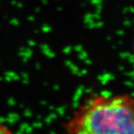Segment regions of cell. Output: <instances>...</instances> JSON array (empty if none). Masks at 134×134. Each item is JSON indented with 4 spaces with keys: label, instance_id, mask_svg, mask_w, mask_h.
Returning a JSON list of instances; mask_svg holds the SVG:
<instances>
[{
    "label": "cell",
    "instance_id": "cell-2",
    "mask_svg": "<svg viewBox=\"0 0 134 134\" xmlns=\"http://www.w3.org/2000/svg\"><path fill=\"white\" fill-rule=\"evenodd\" d=\"M133 50H134V42H133Z\"/></svg>",
    "mask_w": 134,
    "mask_h": 134
},
{
    "label": "cell",
    "instance_id": "cell-1",
    "mask_svg": "<svg viewBox=\"0 0 134 134\" xmlns=\"http://www.w3.org/2000/svg\"><path fill=\"white\" fill-rule=\"evenodd\" d=\"M67 134H134V97L93 95L65 124Z\"/></svg>",
    "mask_w": 134,
    "mask_h": 134
}]
</instances>
